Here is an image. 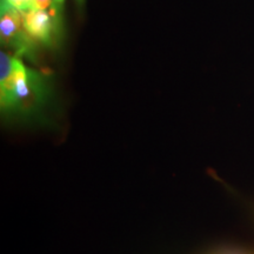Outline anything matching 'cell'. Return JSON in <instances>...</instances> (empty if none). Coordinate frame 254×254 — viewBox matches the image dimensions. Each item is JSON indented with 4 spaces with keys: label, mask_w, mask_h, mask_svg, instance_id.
<instances>
[{
    "label": "cell",
    "mask_w": 254,
    "mask_h": 254,
    "mask_svg": "<svg viewBox=\"0 0 254 254\" xmlns=\"http://www.w3.org/2000/svg\"><path fill=\"white\" fill-rule=\"evenodd\" d=\"M52 103L49 75L25 65L21 58L0 53V109L2 118L21 123L46 122Z\"/></svg>",
    "instance_id": "cell-1"
},
{
    "label": "cell",
    "mask_w": 254,
    "mask_h": 254,
    "mask_svg": "<svg viewBox=\"0 0 254 254\" xmlns=\"http://www.w3.org/2000/svg\"><path fill=\"white\" fill-rule=\"evenodd\" d=\"M0 41L15 57L37 62L39 44L28 34L20 12L4 0L0 2Z\"/></svg>",
    "instance_id": "cell-2"
},
{
    "label": "cell",
    "mask_w": 254,
    "mask_h": 254,
    "mask_svg": "<svg viewBox=\"0 0 254 254\" xmlns=\"http://www.w3.org/2000/svg\"><path fill=\"white\" fill-rule=\"evenodd\" d=\"M28 34L40 45L55 49L59 46L63 30V9L52 5L49 9L33 8L21 13Z\"/></svg>",
    "instance_id": "cell-3"
},
{
    "label": "cell",
    "mask_w": 254,
    "mask_h": 254,
    "mask_svg": "<svg viewBox=\"0 0 254 254\" xmlns=\"http://www.w3.org/2000/svg\"><path fill=\"white\" fill-rule=\"evenodd\" d=\"M4 1L11 5L12 7L18 9L20 13H25V12L30 11V9L36 8L34 7L33 0H4Z\"/></svg>",
    "instance_id": "cell-4"
},
{
    "label": "cell",
    "mask_w": 254,
    "mask_h": 254,
    "mask_svg": "<svg viewBox=\"0 0 254 254\" xmlns=\"http://www.w3.org/2000/svg\"><path fill=\"white\" fill-rule=\"evenodd\" d=\"M34 7L38 9H49L53 5V0H33Z\"/></svg>",
    "instance_id": "cell-5"
},
{
    "label": "cell",
    "mask_w": 254,
    "mask_h": 254,
    "mask_svg": "<svg viewBox=\"0 0 254 254\" xmlns=\"http://www.w3.org/2000/svg\"><path fill=\"white\" fill-rule=\"evenodd\" d=\"M64 2H65V0H53V5L62 9L64 8Z\"/></svg>",
    "instance_id": "cell-6"
},
{
    "label": "cell",
    "mask_w": 254,
    "mask_h": 254,
    "mask_svg": "<svg viewBox=\"0 0 254 254\" xmlns=\"http://www.w3.org/2000/svg\"><path fill=\"white\" fill-rule=\"evenodd\" d=\"M75 1H77V4H78L79 6H81L82 4H84L85 0H75Z\"/></svg>",
    "instance_id": "cell-7"
},
{
    "label": "cell",
    "mask_w": 254,
    "mask_h": 254,
    "mask_svg": "<svg viewBox=\"0 0 254 254\" xmlns=\"http://www.w3.org/2000/svg\"><path fill=\"white\" fill-rule=\"evenodd\" d=\"M224 254H240V253H224Z\"/></svg>",
    "instance_id": "cell-8"
}]
</instances>
